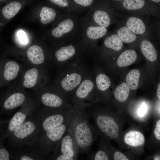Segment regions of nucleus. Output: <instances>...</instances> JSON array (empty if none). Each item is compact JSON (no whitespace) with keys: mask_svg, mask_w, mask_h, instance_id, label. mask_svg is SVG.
Returning a JSON list of instances; mask_svg holds the SVG:
<instances>
[{"mask_svg":"<svg viewBox=\"0 0 160 160\" xmlns=\"http://www.w3.org/2000/svg\"><path fill=\"white\" fill-rule=\"evenodd\" d=\"M5 124L0 127V160H11L9 150L4 144L6 139Z\"/></svg>","mask_w":160,"mask_h":160,"instance_id":"cd10ccee","label":"nucleus"},{"mask_svg":"<svg viewBox=\"0 0 160 160\" xmlns=\"http://www.w3.org/2000/svg\"><path fill=\"white\" fill-rule=\"evenodd\" d=\"M41 66L25 65L18 78L12 83L25 89L36 91L41 88Z\"/></svg>","mask_w":160,"mask_h":160,"instance_id":"0eeeda50","label":"nucleus"},{"mask_svg":"<svg viewBox=\"0 0 160 160\" xmlns=\"http://www.w3.org/2000/svg\"><path fill=\"white\" fill-rule=\"evenodd\" d=\"M71 118L55 127L40 133L37 144L40 149L49 154L58 152L61 140L68 129Z\"/></svg>","mask_w":160,"mask_h":160,"instance_id":"423d86ee","label":"nucleus"},{"mask_svg":"<svg viewBox=\"0 0 160 160\" xmlns=\"http://www.w3.org/2000/svg\"><path fill=\"white\" fill-rule=\"evenodd\" d=\"M11 160H36L48 159L49 154L41 150L37 145L21 148H7Z\"/></svg>","mask_w":160,"mask_h":160,"instance_id":"f8f14e48","label":"nucleus"},{"mask_svg":"<svg viewBox=\"0 0 160 160\" xmlns=\"http://www.w3.org/2000/svg\"><path fill=\"white\" fill-rule=\"evenodd\" d=\"M23 61L25 65L41 66L45 59V52L43 47L38 44L30 45L24 53Z\"/></svg>","mask_w":160,"mask_h":160,"instance_id":"4468645a","label":"nucleus"},{"mask_svg":"<svg viewBox=\"0 0 160 160\" xmlns=\"http://www.w3.org/2000/svg\"><path fill=\"white\" fill-rule=\"evenodd\" d=\"M156 95L159 99H160V84L159 83L158 86L156 91Z\"/></svg>","mask_w":160,"mask_h":160,"instance_id":"ea45409f","label":"nucleus"},{"mask_svg":"<svg viewBox=\"0 0 160 160\" xmlns=\"http://www.w3.org/2000/svg\"><path fill=\"white\" fill-rule=\"evenodd\" d=\"M104 37L103 44L106 47L117 51L122 48L123 42L116 34L106 35Z\"/></svg>","mask_w":160,"mask_h":160,"instance_id":"a878e982","label":"nucleus"},{"mask_svg":"<svg viewBox=\"0 0 160 160\" xmlns=\"http://www.w3.org/2000/svg\"><path fill=\"white\" fill-rule=\"evenodd\" d=\"M96 82L97 87L101 91H105L110 87L111 82L110 79L106 75L100 73L97 76Z\"/></svg>","mask_w":160,"mask_h":160,"instance_id":"72a5a7b5","label":"nucleus"},{"mask_svg":"<svg viewBox=\"0 0 160 160\" xmlns=\"http://www.w3.org/2000/svg\"><path fill=\"white\" fill-rule=\"evenodd\" d=\"M117 0V1H123V0Z\"/></svg>","mask_w":160,"mask_h":160,"instance_id":"a18cd8bd","label":"nucleus"},{"mask_svg":"<svg viewBox=\"0 0 160 160\" xmlns=\"http://www.w3.org/2000/svg\"><path fill=\"white\" fill-rule=\"evenodd\" d=\"M81 38V35L71 41L70 44L56 49L54 54L56 60L59 62L65 61L74 55L76 52V45Z\"/></svg>","mask_w":160,"mask_h":160,"instance_id":"6ab92c4d","label":"nucleus"},{"mask_svg":"<svg viewBox=\"0 0 160 160\" xmlns=\"http://www.w3.org/2000/svg\"><path fill=\"white\" fill-rule=\"evenodd\" d=\"M144 135L136 131H131L127 133L124 137V141L127 145L132 147L143 145L145 143Z\"/></svg>","mask_w":160,"mask_h":160,"instance_id":"412c9836","label":"nucleus"},{"mask_svg":"<svg viewBox=\"0 0 160 160\" xmlns=\"http://www.w3.org/2000/svg\"><path fill=\"white\" fill-rule=\"evenodd\" d=\"M94 86L93 82L89 80H84L76 92L77 97L80 99L86 98L92 90Z\"/></svg>","mask_w":160,"mask_h":160,"instance_id":"c85d7f7f","label":"nucleus"},{"mask_svg":"<svg viewBox=\"0 0 160 160\" xmlns=\"http://www.w3.org/2000/svg\"><path fill=\"white\" fill-rule=\"evenodd\" d=\"M140 76V72L137 69H132L128 73L126 81L130 89L135 90L138 88Z\"/></svg>","mask_w":160,"mask_h":160,"instance_id":"bb28decb","label":"nucleus"},{"mask_svg":"<svg viewBox=\"0 0 160 160\" xmlns=\"http://www.w3.org/2000/svg\"><path fill=\"white\" fill-rule=\"evenodd\" d=\"M31 96L25 89L12 83L9 84L6 89L0 92V119L9 118Z\"/></svg>","mask_w":160,"mask_h":160,"instance_id":"20e7f679","label":"nucleus"},{"mask_svg":"<svg viewBox=\"0 0 160 160\" xmlns=\"http://www.w3.org/2000/svg\"><path fill=\"white\" fill-rule=\"evenodd\" d=\"M151 0L156 2H159L160 1V0Z\"/></svg>","mask_w":160,"mask_h":160,"instance_id":"c03bdc74","label":"nucleus"},{"mask_svg":"<svg viewBox=\"0 0 160 160\" xmlns=\"http://www.w3.org/2000/svg\"><path fill=\"white\" fill-rule=\"evenodd\" d=\"M33 96L44 106L55 108H60L63 103L62 98L54 93L45 92L41 88L34 91Z\"/></svg>","mask_w":160,"mask_h":160,"instance_id":"f3484780","label":"nucleus"},{"mask_svg":"<svg viewBox=\"0 0 160 160\" xmlns=\"http://www.w3.org/2000/svg\"><path fill=\"white\" fill-rule=\"evenodd\" d=\"M47 0L65 12L76 14L71 0Z\"/></svg>","mask_w":160,"mask_h":160,"instance_id":"c756f323","label":"nucleus"},{"mask_svg":"<svg viewBox=\"0 0 160 160\" xmlns=\"http://www.w3.org/2000/svg\"><path fill=\"white\" fill-rule=\"evenodd\" d=\"M137 57V54L135 50L127 49L123 52L119 56L117 61L118 66L124 67L133 63Z\"/></svg>","mask_w":160,"mask_h":160,"instance_id":"5701e85b","label":"nucleus"},{"mask_svg":"<svg viewBox=\"0 0 160 160\" xmlns=\"http://www.w3.org/2000/svg\"><path fill=\"white\" fill-rule=\"evenodd\" d=\"M155 160H160V157L159 156L156 157L154 159Z\"/></svg>","mask_w":160,"mask_h":160,"instance_id":"37998d69","label":"nucleus"},{"mask_svg":"<svg viewBox=\"0 0 160 160\" xmlns=\"http://www.w3.org/2000/svg\"><path fill=\"white\" fill-rule=\"evenodd\" d=\"M76 14L87 11L95 3V0H71Z\"/></svg>","mask_w":160,"mask_h":160,"instance_id":"7c9ffc66","label":"nucleus"},{"mask_svg":"<svg viewBox=\"0 0 160 160\" xmlns=\"http://www.w3.org/2000/svg\"><path fill=\"white\" fill-rule=\"evenodd\" d=\"M35 8L37 11L38 20L43 25H52L65 13L48 1L38 3Z\"/></svg>","mask_w":160,"mask_h":160,"instance_id":"9d476101","label":"nucleus"},{"mask_svg":"<svg viewBox=\"0 0 160 160\" xmlns=\"http://www.w3.org/2000/svg\"><path fill=\"white\" fill-rule=\"evenodd\" d=\"M115 160H128L129 159L123 153L119 151L116 152L113 155Z\"/></svg>","mask_w":160,"mask_h":160,"instance_id":"e433bc0d","label":"nucleus"},{"mask_svg":"<svg viewBox=\"0 0 160 160\" xmlns=\"http://www.w3.org/2000/svg\"><path fill=\"white\" fill-rule=\"evenodd\" d=\"M25 65L10 60L4 54L0 55V68L2 87L15 81L18 77Z\"/></svg>","mask_w":160,"mask_h":160,"instance_id":"1a4fd4ad","label":"nucleus"},{"mask_svg":"<svg viewBox=\"0 0 160 160\" xmlns=\"http://www.w3.org/2000/svg\"><path fill=\"white\" fill-rule=\"evenodd\" d=\"M73 110H64L61 108L39 106L31 115L35 120L41 133L55 127L69 120Z\"/></svg>","mask_w":160,"mask_h":160,"instance_id":"39448f33","label":"nucleus"},{"mask_svg":"<svg viewBox=\"0 0 160 160\" xmlns=\"http://www.w3.org/2000/svg\"><path fill=\"white\" fill-rule=\"evenodd\" d=\"M95 160H108V157L106 153L102 150L98 151L96 153L94 157Z\"/></svg>","mask_w":160,"mask_h":160,"instance_id":"f704fd0d","label":"nucleus"},{"mask_svg":"<svg viewBox=\"0 0 160 160\" xmlns=\"http://www.w3.org/2000/svg\"><path fill=\"white\" fill-rule=\"evenodd\" d=\"M33 0H9L0 7V34L6 24L26 4Z\"/></svg>","mask_w":160,"mask_h":160,"instance_id":"ddd939ff","label":"nucleus"},{"mask_svg":"<svg viewBox=\"0 0 160 160\" xmlns=\"http://www.w3.org/2000/svg\"><path fill=\"white\" fill-rule=\"evenodd\" d=\"M41 131L31 115L6 138L7 148H17L36 145Z\"/></svg>","mask_w":160,"mask_h":160,"instance_id":"7ed1b4c3","label":"nucleus"},{"mask_svg":"<svg viewBox=\"0 0 160 160\" xmlns=\"http://www.w3.org/2000/svg\"><path fill=\"white\" fill-rule=\"evenodd\" d=\"M89 118L85 111L73 109L67 130L73 136L79 151L83 153H88L94 140Z\"/></svg>","mask_w":160,"mask_h":160,"instance_id":"f03ea898","label":"nucleus"},{"mask_svg":"<svg viewBox=\"0 0 160 160\" xmlns=\"http://www.w3.org/2000/svg\"><path fill=\"white\" fill-rule=\"evenodd\" d=\"M40 103L33 96L22 105L10 119L6 127V138L18 127L23 123L39 107Z\"/></svg>","mask_w":160,"mask_h":160,"instance_id":"6e6552de","label":"nucleus"},{"mask_svg":"<svg viewBox=\"0 0 160 160\" xmlns=\"http://www.w3.org/2000/svg\"><path fill=\"white\" fill-rule=\"evenodd\" d=\"M111 13L105 7L94 3L84 17L86 21L92 24L108 28L113 22Z\"/></svg>","mask_w":160,"mask_h":160,"instance_id":"9b49d317","label":"nucleus"},{"mask_svg":"<svg viewBox=\"0 0 160 160\" xmlns=\"http://www.w3.org/2000/svg\"><path fill=\"white\" fill-rule=\"evenodd\" d=\"M81 81V77L79 74L74 73L63 78L61 82L63 88L67 91H70L77 87Z\"/></svg>","mask_w":160,"mask_h":160,"instance_id":"b1692460","label":"nucleus"},{"mask_svg":"<svg viewBox=\"0 0 160 160\" xmlns=\"http://www.w3.org/2000/svg\"><path fill=\"white\" fill-rule=\"evenodd\" d=\"M140 48L144 56L151 62L155 61L157 58V54L152 43L147 39L142 40L140 44Z\"/></svg>","mask_w":160,"mask_h":160,"instance_id":"4be33fe9","label":"nucleus"},{"mask_svg":"<svg viewBox=\"0 0 160 160\" xmlns=\"http://www.w3.org/2000/svg\"><path fill=\"white\" fill-rule=\"evenodd\" d=\"M10 119L7 118L5 119H0V127L6 124H7Z\"/></svg>","mask_w":160,"mask_h":160,"instance_id":"58836bf2","label":"nucleus"},{"mask_svg":"<svg viewBox=\"0 0 160 160\" xmlns=\"http://www.w3.org/2000/svg\"><path fill=\"white\" fill-rule=\"evenodd\" d=\"M95 123L101 132L105 134L107 136L113 139L118 137L119 127L112 117L100 115L97 116Z\"/></svg>","mask_w":160,"mask_h":160,"instance_id":"dca6fc26","label":"nucleus"},{"mask_svg":"<svg viewBox=\"0 0 160 160\" xmlns=\"http://www.w3.org/2000/svg\"><path fill=\"white\" fill-rule=\"evenodd\" d=\"M129 92L130 89L127 84L123 83L116 89L114 93V97L118 101L123 102L128 98Z\"/></svg>","mask_w":160,"mask_h":160,"instance_id":"2f4dec72","label":"nucleus"},{"mask_svg":"<svg viewBox=\"0 0 160 160\" xmlns=\"http://www.w3.org/2000/svg\"><path fill=\"white\" fill-rule=\"evenodd\" d=\"M125 25L131 31L138 35H145L147 31L145 23L140 18L131 16L127 18Z\"/></svg>","mask_w":160,"mask_h":160,"instance_id":"aec40b11","label":"nucleus"},{"mask_svg":"<svg viewBox=\"0 0 160 160\" xmlns=\"http://www.w3.org/2000/svg\"><path fill=\"white\" fill-rule=\"evenodd\" d=\"M84 19L81 36L84 43H92L106 35L107 28L94 25Z\"/></svg>","mask_w":160,"mask_h":160,"instance_id":"2eb2a0df","label":"nucleus"},{"mask_svg":"<svg viewBox=\"0 0 160 160\" xmlns=\"http://www.w3.org/2000/svg\"><path fill=\"white\" fill-rule=\"evenodd\" d=\"M84 17L71 13H65L52 25L45 34L52 43L65 44L81 35Z\"/></svg>","mask_w":160,"mask_h":160,"instance_id":"f257e3e1","label":"nucleus"},{"mask_svg":"<svg viewBox=\"0 0 160 160\" xmlns=\"http://www.w3.org/2000/svg\"><path fill=\"white\" fill-rule=\"evenodd\" d=\"M145 4L144 0H124L123 6L128 10L138 11L143 8Z\"/></svg>","mask_w":160,"mask_h":160,"instance_id":"473e14b6","label":"nucleus"},{"mask_svg":"<svg viewBox=\"0 0 160 160\" xmlns=\"http://www.w3.org/2000/svg\"><path fill=\"white\" fill-rule=\"evenodd\" d=\"M9 0H0V7L3 4H4Z\"/></svg>","mask_w":160,"mask_h":160,"instance_id":"a19ab883","label":"nucleus"},{"mask_svg":"<svg viewBox=\"0 0 160 160\" xmlns=\"http://www.w3.org/2000/svg\"><path fill=\"white\" fill-rule=\"evenodd\" d=\"M66 132V134L63 137L61 141L59 147L60 153L75 160L79 151L71 133L67 130Z\"/></svg>","mask_w":160,"mask_h":160,"instance_id":"a211bd4d","label":"nucleus"},{"mask_svg":"<svg viewBox=\"0 0 160 160\" xmlns=\"http://www.w3.org/2000/svg\"><path fill=\"white\" fill-rule=\"evenodd\" d=\"M52 159L56 160H73V159L65 155L60 153L52 156Z\"/></svg>","mask_w":160,"mask_h":160,"instance_id":"c9c22d12","label":"nucleus"},{"mask_svg":"<svg viewBox=\"0 0 160 160\" xmlns=\"http://www.w3.org/2000/svg\"><path fill=\"white\" fill-rule=\"evenodd\" d=\"M154 134L156 138L160 140V119L157 121L156 127L154 130Z\"/></svg>","mask_w":160,"mask_h":160,"instance_id":"4c0bfd02","label":"nucleus"},{"mask_svg":"<svg viewBox=\"0 0 160 160\" xmlns=\"http://www.w3.org/2000/svg\"><path fill=\"white\" fill-rule=\"evenodd\" d=\"M2 85L1 83V71L0 68V89L2 87Z\"/></svg>","mask_w":160,"mask_h":160,"instance_id":"79ce46f5","label":"nucleus"},{"mask_svg":"<svg viewBox=\"0 0 160 160\" xmlns=\"http://www.w3.org/2000/svg\"><path fill=\"white\" fill-rule=\"evenodd\" d=\"M116 34L121 41L125 43H131L135 41L138 35L129 30L126 25L122 26L117 30Z\"/></svg>","mask_w":160,"mask_h":160,"instance_id":"393cba45","label":"nucleus"}]
</instances>
